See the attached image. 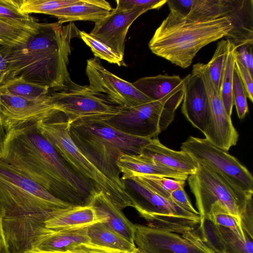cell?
I'll use <instances>...</instances> for the list:
<instances>
[{"label":"cell","instance_id":"6da1fadb","mask_svg":"<svg viewBox=\"0 0 253 253\" xmlns=\"http://www.w3.org/2000/svg\"><path fill=\"white\" fill-rule=\"evenodd\" d=\"M0 160L73 206L87 204L97 189L72 169L39 132L37 123L14 127L6 132Z\"/></svg>","mask_w":253,"mask_h":253},{"label":"cell","instance_id":"7a4b0ae2","mask_svg":"<svg viewBox=\"0 0 253 253\" xmlns=\"http://www.w3.org/2000/svg\"><path fill=\"white\" fill-rule=\"evenodd\" d=\"M73 22L41 23L39 32L24 45L3 46L7 63L6 80L19 77L58 91L74 84L67 66L72 39L80 37Z\"/></svg>","mask_w":253,"mask_h":253},{"label":"cell","instance_id":"3957f363","mask_svg":"<svg viewBox=\"0 0 253 253\" xmlns=\"http://www.w3.org/2000/svg\"><path fill=\"white\" fill-rule=\"evenodd\" d=\"M149 42L154 54L185 69L205 46L225 37L232 29L230 18L225 16L207 21H192L169 10Z\"/></svg>","mask_w":253,"mask_h":253},{"label":"cell","instance_id":"277c9868","mask_svg":"<svg viewBox=\"0 0 253 253\" xmlns=\"http://www.w3.org/2000/svg\"><path fill=\"white\" fill-rule=\"evenodd\" d=\"M69 133L85 157L104 175L126 190L117 160L123 154L138 155L152 138L128 134L110 126L99 118L70 122Z\"/></svg>","mask_w":253,"mask_h":253},{"label":"cell","instance_id":"5b68a950","mask_svg":"<svg viewBox=\"0 0 253 253\" xmlns=\"http://www.w3.org/2000/svg\"><path fill=\"white\" fill-rule=\"evenodd\" d=\"M73 206L0 160V213L2 218L44 223L53 212Z\"/></svg>","mask_w":253,"mask_h":253},{"label":"cell","instance_id":"8992f818","mask_svg":"<svg viewBox=\"0 0 253 253\" xmlns=\"http://www.w3.org/2000/svg\"><path fill=\"white\" fill-rule=\"evenodd\" d=\"M70 124V120L63 113L55 111L38 122L37 127L68 166L91 181L96 189L102 191L115 205L121 210L132 207L127 191L118 187L104 175L75 145L69 133Z\"/></svg>","mask_w":253,"mask_h":253},{"label":"cell","instance_id":"52a82bcc","mask_svg":"<svg viewBox=\"0 0 253 253\" xmlns=\"http://www.w3.org/2000/svg\"><path fill=\"white\" fill-rule=\"evenodd\" d=\"M121 179L130 197L132 208L148 226L182 235L196 229L200 224V215L158 194L136 176L124 174Z\"/></svg>","mask_w":253,"mask_h":253},{"label":"cell","instance_id":"ba28073f","mask_svg":"<svg viewBox=\"0 0 253 253\" xmlns=\"http://www.w3.org/2000/svg\"><path fill=\"white\" fill-rule=\"evenodd\" d=\"M187 80L186 76L176 89L160 100L132 107H120L115 114L98 118L126 133L142 137H156L174 120L175 112L183 100Z\"/></svg>","mask_w":253,"mask_h":253},{"label":"cell","instance_id":"9c48e42d","mask_svg":"<svg viewBox=\"0 0 253 253\" xmlns=\"http://www.w3.org/2000/svg\"><path fill=\"white\" fill-rule=\"evenodd\" d=\"M198 164L196 172L189 175L187 179L200 215L199 226L203 225L215 203H220L230 213L242 220L253 209V196L238 189L211 168Z\"/></svg>","mask_w":253,"mask_h":253},{"label":"cell","instance_id":"30bf717a","mask_svg":"<svg viewBox=\"0 0 253 253\" xmlns=\"http://www.w3.org/2000/svg\"><path fill=\"white\" fill-rule=\"evenodd\" d=\"M182 150L197 163L217 172L235 187L253 196V177L249 170L227 151L206 138L192 136L183 142Z\"/></svg>","mask_w":253,"mask_h":253},{"label":"cell","instance_id":"8fae6325","mask_svg":"<svg viewBox=\"0 0 253 253\" xmlns=\"http://www.w3.org/2000/svg\"><path fill=\"white\" fill-rule=\"evenodd\" d=\"M51 96L55 109L63 113L71 122L114 114L121 107L94 92L88 86L77 84L62 90L51 91Z\"/></svg>","mask_w":253,"mask_h":253},{"label":"cell","instance_id":"7c38bea8","mask_svg":"<svg viewBox=\"0 0 253 253\" xmlns=\"http://www.w3.org/2000/svg\"><path fill=\"white\" fill-rule=\"evenodd\" d=\"M85 73L89 82L88 87L115 105L128 108L152 101L137 89L132 83L107 70L97 57L87 60Z\"/></svg>","mask_w":253,"mask_h":253},{"label":"cell","instance_id":"4fadbf2b","mask_svg":"<svg viewBox=\"0 0 253 253\" xmlns=\"http://www.w3.org/2000/svg\"><path fill=\"white\" fill-rule=\"evenodd\" d=\"M202 79L207 93L210 111L203 134L214 145L228 151L236 145L239 134L225 109L220 95L214 89L207 65L198 63L193 65L192 72Z\"/></svg>","mask_w":253,"mask_h":253},{"label":"cell","instance_id":"5bb4252c","mask_svg":"<svg viewBox=\"0 0 253 253\" xmlns=\"http://www.w3.org/2000/svg\"><path fill=\"white\" fill-rule=\"evenodd\" d=\"M51 91L47 95L35 98L0 92L1 114L6 132L22 125L37 123L57 111L54 108Z\"/></svg>","mask_w":253,"mask_h":253},{"label":"cell","instance_id":"9a60e30c","mask_svg":"<svg viewBox=\"0 0 253 253\" xmlns=\"http://www.w3.org/2000/svg\"><path fill=\"white\" fill-rule=\"evenodd\" d=\"M148 10L146 8L121 11L113 9L105 18L95 23L89 34L124 57L126 39L130 26Z\"/></svg>","mask_w":253,"mask_h":253},{"label":"cell","instance_id":"2e32d148","mask_svg":"<svg viewBox=\"0 0 253 253\" xmlns=\"http://www.w3.org/2000/svg\"><path fill=\"white\" fill-rule=\"evenodd\" d=\"M134 242L148 253H208L179 234L136 224Z\"/></svg>","mask_w":253,"mask_h":253},{"label":"cell","instance_id":"e0dca14e","mask_svg":"<svg viewBox=\"0 0 253 253\" xmlns=\"http://www.w3.org/2000/svg\"><path fill=\"white\" fill-rule=\"evenodd\" d=\"M187 77L181 111L192 126L203 133L210 111L207 93L199 75L192 72Z\"/></svg>","mask_w":253,"mask_h":253},{"label":"cell","instance_id":"ac0fdd59","mask_svg":"<svg viewBox=\"0 0 253 253\" xmlns=\"http://www.w3.org/2000/svg\"><path fill=\"white\" fill-rule=\"evenodd\" d=\"M104 216L90 205L73 206L53 212L45 220L44 226L56 230L86 228L94 224L105 223Z\"/></svg>","mask_w":253,"mask_h":253},{"label":"cell","instance_id":"d6986e66","mask_svg":"<svg viewBox=\"0 0 253 253\" xmlns=\"http://www.w3.org/2000/svg\"><path fill=\"white\" fill-rule=\"evenodd\" d=\"M232 29L225 37L237 49L253 43V0H227Z\"/></svg>","mask_w":253,"mask_h":253},{"label":"cell","instance_id":"ffe728a7","mask_svg":"<svg viewBox=\"0 0 253 253\" xmlns=\"http://www.w3.org/2000/svg\"><path fill=\"white\" fill-rule=\"evenodd\" d=\"M140 155L153 162L189 175L194 173L198 168V163L187 152L170 149L157 137L152 138L142 149Z\"/></svg>","mask_w":253,"mask_h":253},{"label":"cell","instance_id":"44dd1931","mask_svg":"<svg viewBox=\"0 0 253 253\" xmlns=\"http://www.w3.org/2000/svg\"><path fill=\"white\" fill-rule=\"evenodd\" d=\"M91 242L87 228L56 230L42 227L33 238L30 248L43 251H61L77 245Z\"/></svg>","mask_w":253,"mask_h":253},{"label":"cell","instance_id":"7402d4cb","mask_svg":"<svg viewBox=\"0 0 253 253\" xmlns=\"http://www.w3.org/2000/svg\"><path fill=\"white\" fill-rule=\"evenodd\" d=\"M87 204L91 205L104 216L106 219L104 223L108 227L134 243L136 224L127 219L122 210L115 205L102 191H95Z\"/></svg>","mask_w":253,"mask_h":253},{"label":"cell","instance_id":"603a6c76","mask_svg":"<svg viewBox=\"0 0 253 253\" xmlns=\"http://www.w3.org/2000/svg\"><path fill=\"white\" fill-rule=\"evenodd\" d=\"M113 10L105 0H79L76 3L49 14L63 24L75 21H89L97 23L107 16Z\"/></svg>","mask_w":253,"mask_h":253},{"label":"cell","instance_id":"cb8c5ba5","mask_svg":"<svg viewBox=\"0 0 253 253\" xmlns=\"http://www.w3.org/2000/svg\"><path fill=\"white\" fill-rule=\"evenodd\" d=\"M117 166L123 173H137L165 176L176 180L187 179L189 175L164 167L138 155L122 154L117 160Z\"/></svg>","mask_w":253,"mask_h":253},{"label":"cell","instance_id":"d4e9b609","mask_svg":"<svg viewBox=\"0 0 253 253\" xmlns=\"http://www.w3.org/2000/svg\"><path fill=\"white\" fill-rule=\"evenodd\" d=\"M178 75L160 74L137 79L133 85L152 100H160L176 89L183 82Z\"/></svg>","mask_w":253,"mask_h":253},{"label":"cell","instance_id":"484cf974","mask_svg":"<svg viewBox=\"0 0 253 253\" xmlns=\"http://www.w3.org/2000/svg\"><path fill=\"white\" fill-rule=\"evenodd\" d=\"M87 234L91 243L116 250L121 253H132L136 249L134 243L100 222L87 227Z\"/></svg>","mask_w":253,"mask_h":253},{"label":"cell","instance_id":"4316f807","mask_svg":"<svg viewBox=\"0 0 253 253\" xmlns=\"http://www.w3.org/2000/svg\"><path fill=\"white\" fill-rule=\"evenodd\" d=\"M230 9L227 0H191L185 17L192 21H207L228 16Z\"/></svg>","mask_w":253,"mask_h":253},{"label":"cell","instance_id":"83f0119b","mask_svg":"<svg viewBox=\"0 0 253 253\" xmlns=\"http://www.w3.org/2000/svg\"><path fill=\"white\" fill-rule=\"evenodd\" d=\"M50 91L47 86L19 77L8 79L0 85V93L25 98L41 97L49 94Z\"/></svg>","mask_w":253,"mask_h":253},{"label":"cell","instance_id":"f1b7e54d","mask_svg":"<svg viewBox=\"0 0 253 253\" xmlns=\"http://www.w3.org/2000/svg\"><path fill=\"white\" fill-rule=\"evenodd\" d=\"M206 219L214 225L229 229L244 242L251 238L244 231L242 220L230 213L219 203H215L211 206Z\"/></svg>","mask_w":253,"mask_h":253},{"label":"cell","instance_id":"f546056e","mask_svg":"<svg viewBox=\"0 0 253 253\" xmlns=\"http://www.w3.org/2000/svg\"><path fill=\"white\" fill-rule=\"evenodd\" d=\"M39 30L32 31L0 18V45L11 48L25 45Z\"/></svg>","mask_w":253,"mask_h":253},{"label":"cell","instance_id":"4dcf8cb0","mask_svg":"<svg viewBox=\"0 0 253 253\" xmlns=\"http://www.w3.org/2000/svg\"><path fill=\"white\" fill-rule=\"evenodd\" d=\"M230 45V42L227 39L219 41L211 59L206 64L214 89L220 95Z\"/></svg>","mask_w":253,"mask_h":253},{"label":"cell","instance_id":"1f68e13d","mask_svg":"<svg viewBox=\"0 0 253 253\" xmlns=\"http://www.w3.org/2000/svg\"><path fill=\"white\" fill-rule=\"evenodd\" d=\"M213 228L221 253H253V239L244 242L228 228L213 224Z\"/></svg>","mask_w":253,"mask_h":253},{"label":"cell","instance_id":"d6a6232c","mask_svg":"<svg viewBox=\"0 0 253 253\" xmlns=\"http://www.w3.org/2000/svg\"><path fill=\"white\" fill-rule=\"evenodd\" d=\"M20 0H0V18L32 31L39 30L41 23L30 14L21 12Z\"/></svg>","mask_w":253,"mask_h":253},{"label":"cell","instance_id":"836d02e7","mask_svg":"<svg viewBox=\"0 0 253 253\" xmlns=\"http://www.w3.org/2000/svg\"><path fill=\"white\" fill-rule=\"evenodd\" d=\"M130 174L136 176L155 192L170 200H172L170 197L171 193L181 187H184L185 185L184 180H176L165 176L133 172L125 173L122 174Z\"/></svg>","mask_w":253,"mask_h":253},{"label":"cell","instance_id":"e575fe53","mask_svg":"<svg viewBox=\"0 0 253 253\" xmlns=\"http://www.w3.org/2000/svg\"><path fill=\"white\" fill-rule=\"evenodd\" d=\"M236 49L237 48L235 46L230 42L229 52L223 74L220 92V96L225 110L230 117L234 105L232 98V85Z\"/></svg>","mask_w":253,"mask_h":253},{"label":"cell","instance_id":"d590c367","mask_svg":"<svg viewBox=\"0 0 253 253\" xmlns=\"http://www.w3.org/2000/svg\"><path fill=\"white\" fill-rule=\"evenodd\" d=\"M79 35L80 38L90 47L95 57L106 60L110 63L117 64L119 66H126L124 57L89 33L80 31Z\"/></svg>","mask_w":253,"mask_h":253},{"label":"cell","instance_id":"8d00e7d4","mask_svg":"<svg viewBox=\"0 0 253 253\" xmlns=\"http://www.w3.org/2000/svg\"><path fill=\"white\" fill-rule=\"evenodd\" d=\"M79 0H20L19 9L24 13L49 15L51 12L70 6Z\"/></svg>","mask_w":253,"mask_h":253},{"label":"cell","instance_id":"74e56055","mask_svg":"<svg viewBox=\"0 0 253 253\" xmlns=\"http://www.w3.org/2000/svg\"><path fill=\"white\" fill-rule=\"evenodd\" d=\"M232 98L238 118L244 119L249 112L247 96L244 86L235 67L233 73Z\"/></svg>","mask_w":253,"mask_h":253},{"label":"cell","instance_id":"f35d334b","mask_svg":"<svg viewBox=\"0 0 253 253\" xmlns=\"http://www.w3.org/2000/svg\"><path fill=\"white\" fill-rule=\"evenodd\" d=\"M23 253H121L118 251L100 246L91 242L82 243L66 250L43 251L32 248L25 250Z\"/></svg>","mask_w":253,"mask_h":253},{"label":"cell","instance_id":"ab89813d","mask_svg":"<svg viewBox=\"0 0 253 253\" xmlns=\"http://www.w3.org/2000/svg\"><path fill=\"white\" fill-rule=\"evenodd\" d=\"M116 10H126L136 8L149 10L159 9L167 3L168 0H117Z\"/></svg>","mask_w":253,"mask_h":253},{"label":"cell","instance_id":"60d3db41","mask_svg":"<svg viewBox=\"0 0 253 253\" xmlns=\"http://www.w3.org/2000/svg\"><path fill=\"white\" fill-rule=\"evenodd\" d=\"M235 67L239 75L244 86L247 96L251 102L253 101V75L236 58Z\"/></svg>","mask_w":253,"mask_h":253},{"label":"cell","instance_id":"b9f144b4","mask_svg":"<svg viewBox=\"0 0 253 253\" xmlns=\"http://www.w3.org/2000/svg\"><path fill=\"white\" fill-rule=\"evenodd\" d=\"M236 58L253 75V45L238 48L236 51Z\"/></svg>","mask_w":253,"mask_h":253},{"label":"cell","instance_id":"7bdbcfd3","mask_svg":"<svg viewBox=\"0 0 253 253\" xmlns=\"http://www.w3.org/2000/svg\"><path fill=\"white\" fill-rule=\"evenodd\" d=\"M184 187H181L172 191L170 194L171 200L189 211L195 214L200 215L198 211L195 210L192 206Z\"/></svg>","mask_w":253,"mask_h":253},{"label":"cell","instance_id":"ee69618b","mask_svg":"<svg viewBox=\"0 0 253 253\" xmlns=\"http://www.w3.org/2000/svg\"><path fill=\"white\" fill-rule=\"evenodd\" d=\"M7 75V63L3 46L0 45V85L6 80Z\"/></svg>","mask_w":253,"mask_h":253},{"label":"cell","instance_id":"f6af8a7d","mask_svg":"<svg viewBox=\"0 0 253 253\" xmlns=\"http://www.w3.org/2000/svg\"><path fill=\"white\" fill-rule=\"evenodd\" d=\"M6 131L3 126L0 107V152L5 137Z\"/></svg>","mask_w":253,"mask_h":253},{"label":"cell","instance_id":"bcb514c9","mask_svg":"<svg viewBox=\"0 0 253 253\" xmlns=\"http://www.w3.org/2000/svg\"><path fill=\"white\" fill-rule=\"evenodd\" d=\"M132 253H148L146 251L139 249L138 248H136V249L134 250V251Z\"/></svg>","mask_w":253,"mask_h":253},{"label":"cell","instance_id":"7dc6e473","mask_svg":"<svg viewBox=\"0 0 253 253\" xmlns=\"http://www.w3.org/2000/svg\"><path fill=\"white\" fill-rule=\"evenodd\" d=\"M0 219H1V214H0Z\"/></svg>","mask_w":253,"mask_h":253}]
</instances>
